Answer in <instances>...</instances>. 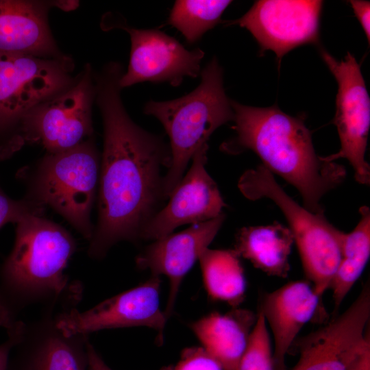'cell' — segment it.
I'll return each instance as SVG.
<instances>
[{"instance_id":"7a4b0ae2","label":"cell","mask_w":370,"mask_h":370,"mask_svg":"<svg viewBox=\"0 0 370 370\" xmlns=\"http://www.w3.org/2000/svg\"><path fill=\"white\" fill-rule=\"evenodd\" d=\"M231 106L236 135L221 149L232 155L252 151L263 166L299 191L305 208L324 213L322 197L343 183L347 171L317 154L304 118L288 115L275 105L257 108L231 100Z\"/></svg>"},{"instance_id":"9c48e42d","label":"cell","mask_w":370,"mask_h":370,"mask_svg":"<svg viewBox=\"0 0 370 370\" xmlns=\"http://www.w3.org/2000/svg\"><path fill=\"white\" fill-rule=\"evenodd\" d=\"M94 101V71L86 64L69 88L41 103L24 116L21 127L23 144L36 143L43 146L47 153H57L92 138Z\"/></svg>"},{"instance_id":"83f0119b","label":"cell","mask_w":370,"mask_h":370,"mask_svg":"<svg viewBox=\"0 0 370 370\" xmlns=\"http://www.w3.org/2000/svg\"><path fill=\"white\" fill-rule=\"evenodd\" d=\"M356 16L358 19L365 34L367 38L368 42H370V2L369 1H349Z\"/></svg>"},{"instance_id":"52a82bcc","label":"cell","mask_w":370,"mask_h":370,"mask_svg":"<svg viewBox=\"0 0 370 370\" xmlns=\"http://www.w3.org/2000/svg\"><path fill=\"white\" fill-rule=\"evenodd\" d=\"M73 60L0 53V161L23 145L24 116L41 103L69 88L76 80Z\"/></svg>"},{"instance_id":"7c38bea8","label":"cell","mask_w":370,"mask_h":370,"mask_svg":"<svg viewBox=\"0 0 370 370\" xmlns=\"http://www.w3.org/2000/svg\"><path fill=\"white\" fill-rule=\"evenodd\" d=\"M160 276L151 275L144 283L107 299L84 311L78 308L62 313L58 326L67 335L103 330L145 326L156 331L162 343L167 321L160 306Z\"/></svg>"},{"instance_id":"d4e9b609","label":"cell","mask_w":370,"mask_h":370,"mask_svg":"<svg viewBox=\"0 0 370 370\" xmlns=\"http://www.w3.org/2000/svg\"><path fill=\"white\" fill-rule=\"evenodd\" d=\"M43 210L44 207L25 198L12 199L0 186V228L9 223H16L26 214H41Z\"/></svg>"},{"instance_id":"f1b7e54d","label":"cell","mask_w":370,"mask_h":370,"mask_svg":"<svg viewBox=\"0 0 370 370\" xmlns=\"http://www.w3.org/2000/svg\"><path fill=\"white\" fill-rule=\"evenodd\" d=\"M87 370H112L90 343L88 344Z\"/></svg>"},{"instance_id":"603a6c76","label":"cell","mask_w":370,"mask_h":370,"mask_svg":"<svg viewBox=\"0 0 370 370\" xmlns=\"http://www.w3.org/2000/svg\"><path fill=\"white\" fill-rule=\"evenodd\" d=\"M232 1L177 0L171 10L167 24L175 27L190 44L198 41L221 21Z\"/></svg>"},{"instance_id":"5b68a950","label":"cell","mask_w":370,"mask_h":370,"mask_svg":"<svg viewBox=\"0 0 370 370\" xmlns=\"http://www.w3.org/2000/svg\"><path fill=\"white\" fill-rule=\"evenodd\" d=\"M99 172V152L91 138L69 150L47 153L31 174L23 169L18 175L27 184L25 199L50 206L90 241Z\"/></svg>"},{"instance_id":"30bf717a","label":"cell","mask_w":370,"mask_h":370,"mask_svg":"<svg viewBox=\"0 0 370 370\" xmlns=\"http://www.w3.org/2000/svg\"><path fill=\"white\" fill-rule=\"evenodd\" d=\"M320 53L338 83L334 123L341 143L338 152L321 158L329 162L346 159L354 169L356 182L369 185L370 166L365 157L370 127V99L360 64L349 52L341 61L323 49Z\"/></svg>"},{"instance_id":"f546056e","label":"cell","mask_w":370,"mask_h":370,"mask_svg":"<svg viewBox=\"0 0 370 370\" xmlns=\"http://www.w3.org/2000/svg\"><path fill=\"white\" fill-rule=\"evenodd\" d=\"M347 370H370V345L362 352Z\"/></svg>"},{"instance_id":"ffe728a7","label":"cell","mask_w":370,"mask_h":370,"mask_svg":"<svg viewBox=\"0 0 370 370\" xmlns=\"http://www.w3.org/2000/svg\"><path fill=\"white\" fill-rule=\"evenodd\" d=\"M294 243L290 229L278 222L241 228L234 250L269 275L285 278L290 271L289 256Z\"/></svg>"},{"instance_id":"2e32d148","label":"cell","mask_w":370,"mask_h":370,"mask_svg":"<svg viewBox=\"0 0 370 370\" xmlns=\"http://www.w3.org/2000/svg\"><path fill=\"white\" fill-rule=\"evenodd\" d=\"M225 218L223 212L214 219L155 240L136 256L138 269L149 270L151 275H164L169 280V292L163 311L167 320L173 311L184 278L208 248Z\"/></svg>"},{"instance_id":"7402d4cb","label":"cell","mask_w":370,"mask_h":370,"mask_svg":"<svg viewBox=\"0 0 370 370\" xmlns=\"http://www.w3.org/2000/svg\"><path fill=\"white\" fill-rule=\"evenodd\" d=\"M360 220L349 233H344L341 259L330 284L334 301L333 317L345 297L362 274L370 256V210H359Z\"/></svg>"},{"instance_id":"d6986e66","label":"cell","mask_w":370,"mask_h":370,"mask_svg":"<svg viewBox=\"0 0 370 370\" xmlns=\"http://www.w3.org/2000/svg\"><path fill=\"white\" fill-rule=\"evenodd\" d=\"M256 321L251 311L234 308L212 312L190 323L202 347L223 370H236Z\"/></svg>"},{"instance_id":"484cf974","label":"cell","mask_w":370,"mask_h":370,"mask_svg":"<svg viewBox=\"0 0 370 370\" xmlns=\"http://www.w3.org/2000/svg\"><path fill=\"white\" fill-rule=\"evenodd\" d=\"M160 370H223L219 364L202 347L185 349L179 360Z\"/></svg>"},{"instance_id":"9a60e30c","label":"cell","mask_w":370,"mask_h":370,"mask_svg":"<svg viewBox=\"0 0 370 370\" xmlns=\"http://www.w3.org/2000/svg\"><path fill=\"white\" fill-rule=\"evenodd\" d=\"M208 143L199 147L190 169L173 189L168 204L143 229L140 240H157L177 227L214 219L226 206L217 184L207 172Z\"/></svg>"},{"instance_id":"6da1fadb","label":"cell","mask_w":370,"mask_h":370,"mask_svg":"<svg viewBox=\"0 0 370 370\" xmlns=\"http://www.w3.org/2000/svg\"><path fill=\"white\" fill-rule=\"evenodd\" d=\"M124 72L117 62L94 72L95 101L103 127L99 217L88 249L95 260L120 241L140 240L165 200L162 171H167L171 162L169 145L136 124L125 110L120 86Z\"/></svg>"},{"instance_id":"ac0fdd59","label":"cell","mask_w":370,"mask_h":370,"mask_svg":"<svg viewBox=\"0 0 370 370\" xmlns=\"http://www.w3.org/2000/svg\"><path fill=\"white\" fill-rule=\"evenodd\" d=\"M65 1L0 0V53L64 56L48 23V12Z\"/></svg>"},{"instance_id":"8992f818","label":"cell","mask_w":370,"mask_h":370,"mask_svg":"<svg viewBox=\"0 0 370 370\" xmlns=\"http://www.w3.org/2000/svg\"><path fill=\"white\" fill-rule=\"evenodd\" d=\"M238 187L247 199L267 198L280 209L293 235L305 275L321 297L330 288L340 263L345 232L330 223L324 213L312 212L295 201L262 164L246 170Z\"/></svg>"},{"instance_id":"ba28073f","label":"cell","mask_w":370,"mask_h":370,"mask_svg":"<svg viewBox=\"0 0 370 370\" xmlns=\"http://www.w3.org/2000/svg\"><path fill=\"white\" fill-rule=\"evenodd\" d=\"M82 299L70 293L23 320L7 370H87L89 335H67L58 324L62 314L78 308Z\"/></svg>"},{"instance_id":"44dd1931","label":"cell","mask_w":370,"mask_h":370,"mask_svg":"<svg viewBox=\"0 0 370 370\" xmlns=\"http://www.w3.org/2000/svg\"><path fill=\"white\" fill-rule=\"evenodd\" d=\"M199 262L208 296L233 308L243 301L246 280L240 256L234 249H206Z\"/></svg>"},{"instance_id":"8fae6325","label":"cell","mask_w":370,"mask_h":370,"mask_svg":"<svg viewBox=\"0 0 370 370\" xmlns=\"http://www.w3.org/2000/svg\"><path fill=\"white\" fill-rule=\"evenodd\" d=\"M370 283L340 315L294 342L299 358L292 370H347L370 345Z\"/></svg>"},{"instance_id":"277c9868","label":"cell","mask_w":370,"mask_h":370,"mask_svg":"<svg viewBox=\"0 0 370 370\" xmlns=\"http://www.w3.org/2000/svg\"><path fill=\"white\" fill-rule=\"evenodd\" d=\"M199 86L188 94L165 101H148L144 113L156 117L169 138L170 168L164 177V199L182 180L197 149L212 133L233 121L234 111L223 88V69L214 57L201 71Z\"/></svg>"},{"instance_id":"4316f807","label":"cell","mask_w":370,"mask_h":370,"mask_svg":"<svg viewBox=\"0 0 370 370\" xmlns=\"http://www.w3.org/2000/svg\"><path fill=\"white\" fill-rule=\"evenodd\" d=\"M23 323V321H21L6 330L8 338L0 344V370H7L10 352L18 339Z\"/></svg>"},{"instance_id":"e0dca14e","label":"cell","mask_w":370,"mask_h":370,"mask_svg":"<svg viewBox=\"0 0 370 370\" xmlns=\"http://www.w3.org/2000/svg\"><path fill=\"white\" fill-rule=\"evenodd\" d=\"M319 300L310 283L304 280L290 282L262 295L258 311L273 335V370H286V355L301 328L315 314Z\"/></svg>"},{"instance_id":"5bb4252c","label":"cell","mask_w":370,"mask_h":370,"mask_svg":"<svg viewBox=\"0 0 370 370\" xmlns=\"http://www.w3.org/2000/svg\"><path fill=\"white\" fill-rule=\"evenodd\" d=\"M117 26L129 34L131 41L127 70L120 79L122 89L144 82H168L177 86L185 77H197L200 74L204 56L201 49L188 50L159 29H136L122 23Z\"/></svg>"},{"instance_id":"4fadbf2b","label":"cell","mask_w":370,"mask_h":370,"mask_svg":"<svg viewBox=\"0 0 370 370\" xmlns=\"http://www.w3.org/2000/svg\"><path fill=\"white\" fill-rule=\"evenodd\" d=\"M322 1L260 0L243 16L227 21L250 32L260 52L273 51L278 62L288 52L306 44H316L319 38Z\"/></svg>"},{"instance_id":"3957f363","label":"cell","mask_w":370,"mask_h":370,"mask_svg":"<svg viewBox=\"0 0 370 370\" xmlns=\"http://www.w3.org/2000/svg\"><path fill=\"white\" fill-rule=\"evenodd\" d=\"M16 224L12 249L0 263V327L6 330L60 299L75 282L64 273L76 249L66 230L38 214Z\"/></svg>"},{"instance_id":"cb8c5ba5","label":"cell","mask_w":370,"mask_h":370,"mask_svg":"<svg viewBox=\"0 0 370 370\" xmlns=\"http://www.w3.org/2000/svg\"><path fill=\"white\" fill-rule=\"evenodd\" d=\"M236 370H273L270 334L265 319L259 311Z\"/></svg>"}]
</instances>
